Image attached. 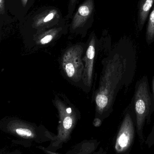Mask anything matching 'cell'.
I'll use <instances>...</instances> for the list:
<instances>
[{
	"mask_svg": "<svg viewBox=\"0 0 154 154\" xmlns=\"http://www.w3.org/2000/svg\"><path fill=\"white\" fill-rule=\"evenodd\" d=\"M15 132L17 134L21 136L30 137L32 136L31 131L27 128H18L16 129Z\"/></svg>",
	"mask_w": 154,
	"mask_h": 154,
	"instance_id": "cell-11",
	"label": "cell"
},
{
	"mask_svg": "<svg viewBox=\"0 0 154 154\" xmlns=\"http://www.w3.org/2000/svg\"><path fill=\"white\" fill-rule=\"evenodd\" d=\"M5 0H0V11L1 14H4L5 11Z\"/></svg>",
	"mask_w": 154,
	"mask_h": 154,
	"instance_id": "cell-15",
	"label": "cell"
},
{
	"mask_svg": "<svg viewBox=\"0 0 154 154\" xmlns=\"http://www.w3.org/2000/svg\"><path fill=\"white\" fill-rule=\"evenodd\" d=\"M94 8V0H85L72 16L71 29H76L82 28L90 22L93 18Z\"/></svg>",
	"mask_w": 154,
	"mask_h": 154,
	"instance_id": "cell-4",
	"label": "cell"
},
{
	"mask_svg": "<svg viewBox=\"0 0 154 154\" xmlns=\"http://www.w3.org/2000/svg\"><path fill=\"white\" fill-rule=\"evenodd\" d=\"M154 0H141L138 13V28L142 31L146 19L149 15L151 8L152 7Z\"/></svg>",
	"mask_w": 154,
	"mask_h": 154,
	"instance_id": "cell-7",
	"label": "cell"
},
{
	"mask_svg": "<svg viewBox=\"0 0 154 154\" xmlns=\"http://www.w3.org/2000/svg\"><path fill=\"white\" fill-rule=\"evenodd\" d=\"M21 1L22 4L23 5L24 7H26V5L28 3L29 0H21Z\"/></svg>",
	"mask_w": 154,
	"mask_h": 154,
	"instance_id": "cell-17",
	"label": "cell"
},
{
	"mask_svg": "<svg viewBox=\"0 0 154 154\" xmlns=\"http://www.w3.org/2000/svg\"><path fill=\"white\" fill-rule=\"evenodd\" d=\"M146 38L148 45H151L154 42V5L149 16Z\"/></svg>",
	"mask_w": 154,
	"mask_h": 154,
	"instance_id": "cell-8",
	"label": "cell"
},
{
	"mask_svg": "<svg viewBox=\"0 0 154 154\" xmlns=\"http://www.w3.org/2000/svg\"><path fill=\"white\" fill-rule=\"evenodd\" d=\"M54 15H55V13L51 12L48 15H46L43 20H42L41 23H46L49 22L51 20H52L54 18Z\"/></svg>",
	"mask_w": 154,
	"mask_h": 154,
	"instance_id": "cell-14",
	"label": "cell"
},
{
	"mask_svg": "<svg viewBox=\"0 0 154 154\" xmlns=\"http://www.w3.org/2000/svg\"><path fill=\"white\" fill-rule=\"evenodd\" d=\"M132 102L135 114L137 131L141 141H144L143 129L146 121L150 119L154 112L153 96L150 91L147 76L137 82Z\"/></svg>",
	"mask_w": 154,
	"mask_h": 154,
	"instance_id": "cell-2",
	"label": "cell"
},
{
	"mask_svg": "<svg viewBox=\"0 0 154 154\" xmlns=\"http://www.w3.org/2000/svg\"><path fill=\"white\" fill-rule=\"evenodd\" d=\"M96 54V39L92 37L89 43L86 54V66L84 77L85 83L87 86H90L92 82L93 65Z\"/></svg>",
	"mask_w": 154,
	"mask_h": 154,
	"instance_id": "cell-6",
	"label": "cell"
},
{
	"mask_svg": "<svg viewBox=\"0 0 154 154\" xmlns=\"http://www.w3.org/2000/svg\"><path fill=\"white\" fill-rule=\"evenodd\" d=\"M80 54L76 50L71 49L66 53L63 58V66L66 74L70 78L80 76L82 66L80 62Z\"/></svg>",
	"mask_w": 154,
	"mask_h": 154,
	"instance_id": "cell-5",
	"label": "cell"
},
{
	"mask_svg": "<svg viewBox=\"0 0 154 154\" xmlns=\"http://www.w3.org/2000/svg\"><path fill=\"white\" fill-rule=\"evenodd\" d=\"M78 1V0H68V13L67 16L68 19H70L73 16Z\"/></svg>",
	"mask_w": 154,
	"mask_h": 154,
	"instance_id": "cell-10",
	"label": "cell"
},
{
	"mask_svg": "<svg viewBox=\"0 0 154 154\" xmlns=\"http://www.w3.org/2000/svg\"><path fill=\"white\" fill-rule=\"evenodd\" d=\"M101 122H101V120L100 119L98 118L96 119L94 121V125H95V126H99L101 125Z\"/></svg>",
	"mask_w": 154,
	"mask_h": 154,
	"instance_id": "cell-16",
	"label": "cell"
},
{
	"mask_svg": "<svg viewBox=\"0 0 154 154\" xmlns=\"http://www.w3.org/2000/svg\"><path fill=\"white\" fill-rule=\"evenodd\" d=\"M134 112V106L132 102L126 111L116 139L115 149L117 153L125 152L129 149L133 143L134 137L133 116Z\"/></svg>",
	"mask_w": 154,
	"mask_h": 154,
	"instance_id": "cell-3",
	"label": "cell"
},
{
	"mask_svg": "<svg viewBox=\"0 0 154 154\" xmlns=\"http://www.w3.org/2000/svg\"><path fill=\"white\" fill-rule=\"evenodd\" d=\"M152 89L154 104V76L153 77L152 80ZM146 144L149 148L151 147V146L154 144V124L152 131L146 139Z\"/></svg>",
	"mask_w": 154,
	"mask_h": 154,
	"instance_id": "cell-9",
	"label": "cell"
},
{
	"mask_svg": "<svg viewBox=\"0 0 154 154\" xmlns=\"http://www.w3.org/2000/svg\"><path fill=\"white\" fill-rule=\"evenodd\" d=\"M53 38V36L51 34H48L46 35L45 37H43L42 39L40 40V43L42 44H47L51 41Z\"/></svg>",
	"mask_w": 154,
	"mask_h": 154,
	"instance_id": "cell-13",
	"label": "cell"
},
{
	"mask_svg": "<svg viewBox=\"0 0 154 154\" xmlns=\"http://www.w3.org/2000/svg\"><path fill=\"white\" fill-rule=\"evenodd\" d=\"M72 125V119L69 116L66 117L63 121V127L65 129H69L71 128Z\"/></svg>",
	"mask_w": 154,
	"mask_h": 154,
	"instance_id": "cell-12",
	"label": "cell"
},
{
	"mask_svg": "<svg viewBox=\"0 0 154 154\" xmlns=\"http://www.w3.org/2000/svg\"><path fill=\"white\" fill-rule=\"evenodd\" d=\"M137 61L136 48L131 42L119 41L112 48L106 59L95 98L97 111L100 116L106 117L113 112L118 92L133 82Z\"/></svg>",
	"mask_w": 154,
	"mask_h": 154,
	"instance_id": "cell-1",
	"label": "cell"
},
{
	"mask_svg": "<svg viewBox=\"0 0 154 154\" xmlns=\"http://www.w3.org/2000/svg\"><path fill=\"white\" fill-rule=\"evenodd\" d=\"M67 112H68V114H70L71 112V109L70 108H68L67 109Z\"/></svg>",
	"mask_w": 154,
	"mask_h": 154,
	"instance_id": "cell-18",
	"label": "cell"
}]
</instances>
